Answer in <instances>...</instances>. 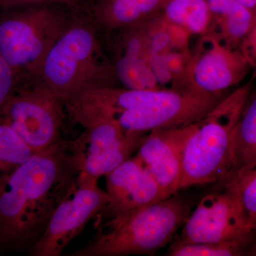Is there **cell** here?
<instances>
[{"label": "cell", "instance_id": "obj_1", "mask_svg": "<svg viewBox=\"0 0 256 256\" xmlns=\"http://www.w3.org/2000/svg\"><path fill=\"white\" fill-rule=\"evenodd\" d=\"M70 142L62 140L0 178V252L32 248L80 174Z\"/></svg>", "mask_w": 256, "mask_h": 256}, {"label": "cell", "instance_id": "obj_2", "mask_svg": "<svg viewBox=\"0 0 256 256\" xmlns=\"http://www.w3.org/2000/svg\"><path fill=\"white\" fill-rule=\"evenodd\" d=\"M100 36L87 16L78 15L47 54L36 76L64 102L86 90L120 87Z\"/></svg>", "mask_w": 256, "mask_h": 256}, {"label": "cell", "instance_id": "obj_3", "mask_svg": "<svg viewBox=\"0 0 256 256\" xmlns=\"http://www.w3.org/2000/svg\"><path fill=\"white\" fill-rule=\"evenodd\" d=\"M173 196L114 216L92 242L70 256L152 254L166 246L190 215V206Z\"/></svg>", "mask_w": 256, "mask_h": 256}, {"label": "cell", "instance_id": "obj_4", "mask_svg": "<svg viewBox=\"0 0 256 256\" xmlns=\"http://www.w3.org/2000/svg\"><path fill=\"white\" fill-rule=\"evenodd\" d=\"M256 75L244 86L225 96L208 114L197 122L184 152L178 191L190 186L228 180L234 130Z\"/></svg>", "mask_w": 256, "mask_h": 256}, {"label": "cell", "instance_id": "obj_5", "mask_svg": "<svg viewBox=\"0 0 256 256\" xmlns=\"http://www.w3.org/2000/svg\"><path fill=\"white\" fill-rule=\"evenodd\" d=\"M78 15L54 3L0 8V55L23 76H36Z\"/></svg>", "mask_w": 256, "mask_h": 256}, {"label": "cell", "instance_id": "obj_6", "mask_svg": "<svg viewBox=\"0 0 256 256\" xmlns=\"http://www.w3.org/2000/svg\"><path fill=\"white\" fill-rule=\"evenodd\" d=\"M65 105L37 76L26 77L0 107V122L35 153L62 141Z\"/></svg>", "mask_w": 256, "mask_h": 256}, {"label": "cell", "instance_id": "obj_7", "mask_svg": "<svg viewBox=\"0 0 256 256\" xmlns=\"http://www.w3.org/2000/svg\"><path fill=\"white\" fill-rule=\"evenodd\" d=\"M98 178L80 172L70 192L50 217L44 233L31 250V256H58L109 202Z\"/></svg>", "mask_w": 256, "mask_h": 256}, {"label": "cell", "instance_id": "obj_8", "mask_svg": "<svg viewBox=\"0 0 256 256\" xmlns=\"http://www.w3.org/2000/svg\"><path fill=\"white\" fill-rule=\"evenodd\" d=\"M186 68L172 88L202 94H222L242 82L252 68L240 48L226 46L204 34Z\"/></svg>", "mask_w": 256, "mask_h": 256}, {"label": "cell", "instance_id": "obj_9", "mask_svg": "<svg viewBox=\"0 0 256 256\" xmlns=\"http://www.w3.org/2000/svg\"><path fill=\"white\" fill-rule=\"evenodd\" d=\"M70 142L80 172L99 178L106 176L138 150L146 132L124 130L116 119H106L84 128Z\"/></svg>", "mask_w": 256, "mask_h": 256}, {"label": "cell", "instance_id": "obj_10", "mask_svg": "<svg viewBox=\"0 0 256 256\" xmlns=\"http://www.w3.org/2000/svg\"><path fill=\"white\" fill-rule=\"evenodd\" d=\"M184 225L175 242H222L256 234L248 226L236 194L228 186L204 196Z\"/></svg>", "mask_w": 256, "mask_h": 256}, {"label": "cell", "instance_id": "obj_11", "mask_svg": "<svg viewBox=\"0 0 256 256\" xmlns=\"http://www.w3.org/2000/svg\"><path fill=\"white\" fill-rule=\"evenodd\" d=\"M196 126L197 122L184 127L150 131L138 149L136 156L168 198L178 192L185 146Z\"/></svg>", "mask_w": 256, "mask_h": 256}, {"label": "cell", "instance_id": "obj_12", "mask_svg": "<svg viewBox=\"0 0 256 256\" xmlns=\"http://www.w3.org/2000/svg\"><path fill=\"white\" fill-rule=\"evenodd\" d=\"M105 36L112 52L110 60L122 86L138 90L159 88L148 58L146 22Z\"/></svg>", "mask_w": 256, "mask_h": 256}, {"label": "cell", "instance_id": "obj_13", "mask_svg": "<svg viewBox=\"0 0 256 256\" xmlns=\"http://www.w3.org/2000/svg\"><path fill=\"white\" fill-rule=\"evenodd\" d=\"M105 176L109 197L106 210L114 216L168 198L137 156L126 160Z\"/></svg>", "mask_w": 256, "mask_h": 256}, {"label": "cell", "instance_id": "obj_14", "mask_svg": "<svg viewBox=\"0 0 256 256\" xmlns=\"http://www.w3.org/2000/svg\"><path fill=\"white\" fill-rule=\"evenodd\" d=\"M165 0H90L86 14L104 36L146 22L161 12Z\"/></svg>", "mask_w": 256, "mask_h": 256}, {"label": "cell", "instance_id": "obj_15", "mask_svg": "<svg viewBox=\"0 0 256 256\" xmlns=\"http://www.w3.org/2000/svg\"><path fill=\"white\" fill-rule=\"evenodd\" d=\"M206 1L210 22L204 34L215 36L230 48H240L255 22V15L237 0Z\"/></svg>", "mask_w": 256, "mask_h": 256}, {"label": "cell", "instance_id": "obj_16", "mask_svg": "<svg viewBox=\"0 0 256 256\" xmlns=\"http://www.w3.org/2000/svg\"><path fill=\"white\" fill-rule=\"evenodd\" d=\"M256 166V89L248 98L234 130L230 170L225 186Z\"/></svg>", "mask_w": 256, "mask_h": 256}, {"label": "cell", "instance_id": "obj_17", "mask_svg": "<svg viewBox=\"0 0 256 256\" xmlns=\"http://www.w3.org/2000/svg\"><path fill=\"white\" fill-rule=\"evenodd\" d=\"M161 13L166 22L188 34H203L210 22L206 0H165Z\"/></svg>", "mask_w": 256, "mask_h": 256}, {"label": "cell", "instance_id": "obj_18", "mask_svg": "<svg viewBox=\"0 0 256 256\" xmlns=\"http://www.w3.org/2000/svg\"><path fill=\"white\" fill-rule=\"evenodd\" d=\"M256 240V234L222 242H172L166 255L171 256H248Z\"/></svg>", "mask_w": 256, "mask_h": 256}, {"label": "cell", "instance_id": "obj_19", "mask_svg": "<svg viewBox=\"0 0 256 256\" xmlns=\"http://www.w3.org/2000/svg\"><path fill=\"white\" fill-rule=\"evenodd\" d=\"M34 154L11 128L0 122V178L14 171Z\"/></svg>", "mask_w": 256, "mask_h": 256}, {"label": "cell", "instance_id": "obj_20", "mask_svg": "<svg viewBox=\"0 0 256 256\" xmlns=\"http://www.w3.org/2000/svg\"><path fill=\"white\" fill-rule=\"evenodd\" d=\"M225 186L233 188L248 226L256 230V166L246 174L222 188Z\"/></svg>", "mask_w": 256, "mask_h": 256}, {"label": "cell", "instance_id": "obj_21", "mask_svg": "<svg viewBox=\"0 0 256 256\" xmlns=\"http://www.w3.org/2000/svg\"><path fill=\"white\" fill-rule=\"evenodd\" d=\"M25 77L0 55V107L9 98Z\"/></svg>", "mask_w": 256, "mask_h": 256}, {"label": "cell", "instance_id": "obj_22", "mask_svg": "<svg viewBox=\"0 0 256 256\" xmlns=\"http://www.w3.org/2000/svg\"><path fill=\"white\" fill-rule=\"evenodd\" d=\"M90 1V0H0V8L18 5L54 3L64 5L73 10L76 14L86 15Z\"/></svg>", "mask_w": 256, "mask_h": 256}, {"label": "cell", "instance_id": "obj_23", "mask_svg": "<svg viewBox=\"0 0 256 256\" xmlns=\"http://www.w3.org/2000/svg\"><path fill=\"white\" fill-rule=\"evenodd\" d=\"M239 48L248 60L252 68L256 70V18L250 32L244 38Z\"/></svg>", "mask_w": 256, "mask_h": 256}, {"label": "cell", "instance_id": "obj_24", "mask_svg": "<svg viewBox=\"0 0 256 256\" xmlns=\"http://www.w3.org/2000/svg\"><path fill=\"white\" fill-rule=\"evenodd\" d=\"M237 1L248 10H250L256 18V0H237Z\"/></svg>", "mask_w": 256, "mask_h": 256}, {"label": "cell", "instance_id": "obj_25", "mask_svg": "<svg viewBox=\"0 0 256 256\" xmlns=\"http://www.w3.org/2000/svg\"><path fill=\"white\" fill-rule=\"evenodd\" d=\"M248 256H256V240L255 242H254V245L252 247V248L249 250L248 254Z\"/></svg>", "mask_w": 256, "mask_h": 256}]
</instances>
